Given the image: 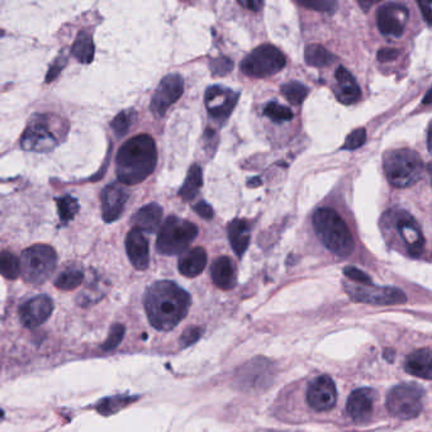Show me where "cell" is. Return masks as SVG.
<instances>
[{
	"label": "cell",
	"instance_id": "1",
	"mask_svg": "<svg viewBox=\"0 0 432 432\" xmlns=\"http://www.w3.org/2000/svg\"><path fill=\"white\" fill-rule=\"evenodd\" d=\"M190 296L174 281H156L144 293V310L150 324L160 331L176 327L187 316Z\"/></svg>",
	"mask_w": 432,
	"mask_h": 432
},
{
	"label": "cell",
	"instance_id": "2",
	"mask_svg": "<svg viewBox=\"0 0 432 432\" xmlns=\"http://www.w3.org/2000/svg\"><path fill=\"white\" fill-rule=\"evenodd\" d=\"M156 163L158 149L155 140L149 135L132 137L117 153V178L126 185H136L155 172Z\"/></svg>",
	"mask_w": 432,
	"mask_h": 432
},
{
	"label": "cell",
	"instance_id": "3",
	"mask_svg": "<svg viewBox=\"0 0 432 432\" xmlns=\"http://www.w3.org/2000/svg\"><path fill=\"white\" fill-rule=\"evenodd\" d=\"M66 123L53 115H37L29 119L21 138L26 151L49 152L66 136Z\"/></svg>",
	"mask_w": 432,
	"mask_h": 432
},
{
	"label": "cell",
	"instance_id": "4",
	"mask_svg": "<svg viewBox=\"0 0 432 432\" xmlns=\"http://www.w3.org/2000/svg\"><path fill=\"white\" fill-rule=\"evenodd\" d=\"M313 227L322 244L339 256L351 255L355 247L353 235L344 219L330 208H319L313 215Z\"/></svg>",
	"mask_w": 432,
	"mask_h": 432
},
{
	"label": "cell",
	"instance_id": "5",
	"mask_svg": "<svg viewBox=\"0 0 432 432\" xmlns=\"http://www.w3.org/2000/svg\"><path fill=\"white\" fill-rule=\"evenodd\" d=\"M384 173L390 185L399 189L415 185L424 172V163L417 152L410 149L388 151L384 155Z\"/></svg>",
	"mask_w": 432,
	"mask_h": 432
},
{
	"label": "cell",
	"instance_id": "6",
	"mask_svg": "<svg viewBox=\"0 0 432 432\" xmlns=\"http://www.w3.org/2000/svg\"><path fill=\"white\" fill-rule=\"evenodd\" d=\"M198 236V227L187 219L170 216L161 226L156 240V250L161 255L173 256L187 250Z\"/></svg>",
	"mask_w": 432,
	"mask_h": 432
},
{
	"label": "cell",
	"instance_id": "7",
	"mask_svg": "<svg viewBox=\"0 0 432 432\" xmlns=\"http://www.w3.org/2000/svg\"><path fill=\"white\" fill-rule=\"evenodd\" d=\"M21 270L24 281L29 284H44L56 269L58 255L49 245L31 246L21 255Z\"/></svg>",
	"mask_w": 432,
	"mask_h": 432
},
{
	"label": "cell",
	"instance_id": "8",
	"mask_svg": "<svg viewBox=\"0 0 432 432\" xmlns=\"http://www.w3.org/2000/svg\"><path fill=\"white\" fill-rule=\"evenodd\" d=\"M285 64V56L279 49L273 44H261L242 60L241 72L250 78L264 79L281 72Z\"/></svg>",
	"mask_w": 432,
	"mask_h": 432
},
{
	"label": "cell",
	"instance_id": "9",
	"mask_svg": "<svg viewBox=\"0 0 432 432\" xmlns=\"http://www.w3.org/2000/svg\"><path fill=\"white\" fill-rule=\"evenodd\" d=\"M424 407V390L415 384H401L390 389L387 408L397 418L417 417Z\"/></svg>",
	"mask_w": 432,
	"mask_h": 432
},
{
	"label": "cell",
	"instance_id": "10",
	"mask_svg": "<svg viewBox=\"0 0 432 432\" xmlns=\"http://www.w3.org/2000/svg\"><path fill=\"white\" fill-rule=\"evenodd\" d=\"M382 224L388 226L389 229H394L399 233L410 256H419L425 245V240L413 217L404 210H389L383 217Z\"/></svg>",
	"mask_w": 432,
	"mask_h": 432
},
{
	"label": "cell",
	"instance_id": "11",
	"mask_svg": "<svg viewBox=\"0 0 432 432\" xmlns=\"http://www.w3.org/2000/svg\"><path fill=\"white\" fill-rule=\"evenodd\" d=\"M347 294L356 302L375 304V306H393L406 302L407 297L401 289L392 287H374V285H345Z\"/></svg>",
	"mask_w": 432,
	"mask_h": 432
},
{
	"label": "cell",
	"instance_id": "12",
	"mask_svg": "<svg viewBox=\"0 0 432 432\" xmlns=\"http://www.w3.org/2000/svg\"><path fill=\"white\" fill-rule=\"evenodd\" d=\"M184 93V80L178 74H170L160 81L151 98V112L156 117H164L166 110L179 101Z\"/></svg>",
	"mask_w": 432,
	"mask_h": 432
},
{
	"label": "cell",
	"instance_id": "13",
	"mask_svg": "<svg viewBox=\"0 0 432 432\" xmlns=\"http://www.w3.org/2000/svg\"><path fill=\"white\" fill-rule=\"evenodd\" d=\"M204 99L209 115L218 121H224L236 107L238 93L229 88L212 85L207 89Z\"/></svg>",
	"mask_w": 432,
	"mask_h": 432
},
{
	"label": "cell",
	"instance_id": "14",
	"mask_svg": "<svg viewBox=\"0 0 432 432\" xmlns=\"http://www.w3.org/2000/svg\"><path fill=\"white\" fill-rule=\"evenodd\" d=\"M336 385L329 375H321L312 381L307 390V402L310 408L318 412L330 410L336 404Z\"/></svg>",
	"mask_w": 432,
	"mask_h": 432
},
{
	"label": "cell",
	"instance_id": "15",
	"mask_svg": "<svg viewBox=\"0 0 432 432\" xmlns=\"http://www.w3.org/2000/svg\"><path fill=\"white\" fill-rule=\"evenodd\" d=\"M407 21L408 10L397 3L384 4L376 12L378 28L385 36H402Z\"/></svg>",
	"mask_w": 432,
	"mask_h": 432
},
{
	"label": "cell",
	"instance_id": "16",
	"mask_svg": "<svg viewBox=\"0 0 432 432\" xmlns=\"http://www.w3.org/2000/svg\"><path fill=\"white\" fill-rule=\"evenodd\" d=\"M53 312V301L49 296H37L19 307V318L23 326L35 329L44 324Z\"/></svg>",
	"mask_w": 432,
	"mask_h": 432
},
{
	"label": "cell",
	"instance_id": "17",
	"mask_svg": "<svg viewBox=\"0 0 432 432\" xmlns=\"http://www.w3.org/2000/svg\"><path fill=\"white\" fill-rule=\"evenodd\" d=\"M101 199L103 218L106 222L112 224L122 216L128 194L121 184L112 183L103 189Z\"/></svg>",
	"mask_w": 432,
	"mask_h": 432
},
{
	"label": "cell",
	"instance_id": "18",
	"mask_svg": "<svg viewBox=\"0 0 432 432\" xmlns=\"http://www.w3.org/2000/svg\"><path fill=\"white\" fill-rule=\"evenodd\" d=\"M126 251L131 264L137 270H146L150 264L149 241L142 231L132 229L126 238Z\"/></svg>",
	"mask_w": 432,
	"mask_h": 432
},
{
	"label": "cell",
	"instance_id": "19",
	"mask_svg": "<svg viewBox=\"0 0 432 432\" xmlns=\"http://www.w3.org/2000/svg\"><path fill=\"white\" fill-rule=\"evenodd\" d=\"M375 394L372 389H355L347 399V413L356 422H364L372 417Z\"/></svg>",
	"mask_w": 432,
	"mask_h": 432
},
{
	"label": "cell",
	"instance_id": "20",
	"mask_svg": "<svg viewBox=\"0 0 432 432\" xmlns=\"http://www.w3.org/2000/svg\"><path fill=\"white\" fill-rule=\"evenodd\" d=\"M335 87L333 93L336 95L338 101L342 104H353L359 101L360 98V88L354 79L350 72H347L345 67L340 66L335 72Z\"/></svg>",
	"mask_w": 432,
	"mask_h": 432
},
{
	"label": "cell",
	"instance_id": "21",
	"mask_svg": "<svg viewBox=\"0 0 432 432\" xmlns=\"http://www.w3.org/2000/svg\"><path fill=\"white\" fill-rule=\"evenodd\" d=\"M210 275L212 281L219 289L230 290L236 287L238 270L232 260L227 256H221L212 264Z\"/></svg>",
	"mask_w": 432,
	"mask_h": 432
},
{
	"label": "cell",
	"instance_id": "22",
	"mask_svg": "<svg viewBox=\"0 0 432 432\" xmlns=\"http://www.w3.org/2000/svg\"><path fill=\"white\" fill-rule=\"evenodd\" d=\"M404 367L408 374L432 381V349H418L410 353L406 359Z\"/></svg>",
	"mask_w": 432,
	"mask_h": 432
},
{
	"label": "cell",
	"instance_id": "23",
	"mask_svg": "<svg viewBox=\"0 0 432 432\" xmlns=\"http://www.w3.org/2000/svg\"><path fill=\"white\" fill-rule=\"evenodd\" d=\"M163 219V208L156 203H150L137 210L136 215L132 218L133 229H138L144 233L156 232Z\"/></svg>",
	"mask_w": 432,
	"mask_h": 432
},
{
	"label": "cell",
	"instance_id": "24",
	"mask_svg": "<svg viewBox=\"0 0 432 432\" xmlns=\"http://www.w3.org/2000/svg\"><path fill=\"white\" fill-rule=\"evenodd\" d=\"M250 231L251 227L244 219H232L227 226V233L230 240L231 247L236 252L238 258H242L249 244H250Z\"/></svg>",
	"mask_w": 432,
	"mask_h": 432
},
{
	"label": "cell",
	"instance_id": "25",
	"mask_svg": "<svg viewBox=\"0 0 432 432\" xmlns=\"http://www.w3.org/2000/svg\"><path fill=\"white\" fill-rule=\"evenodd\" d=\"M207 265V252L203 247H195L181 256L178 269L181 275L187 278H195L202 274Z\"/></svg>",
	"mask_w": 432,
	"mask_h": 432
},
{
	"label": "cell",
	"instance_id": "26",
	"mask_svg": "<svg viewBox=\"0 0 432 432\" xmlns=\"http://www.w3.org/2000/svg\"><path fill=\"white\" fill-rule=\"evenodd\" d=\"M72 53L81 64H90L94 58L93 37L88 31H80L72 44Z\"/></svg>",
	"mask_w": 432,
	"mask_h": 432
},
{
	"label": "cell",
	"instance_id": "27",
	"mask_svg": "<svg viewBox=\"0 0 432 432\" xmlns=\"http://www.w3.org/2000/svg\"><path fill=\"white\" fill-rule=\"evenodd\" d=\"M203 185L202 169L199 165L190 166L187 178L179 190V197L183 201H193Z\"/></svg>",
	"mask_w": 432,
	"mask_h": 432
},
{
	"label": "cell",
	"instance_id": "28",
	"mask_svg": "<svg viewBox=\"0 0 432 432\" xmlns=\"http://www.w3.org/2000/svg\"><path fill=\"white\" fill-rule=\"evenodd\" d=\"M304 60L307 65L315 67H324L330 65L333 60V56L324 46L317 44H308L304 51Z\"/></svg>",
	"mask_w": 432,
	"mask_h": 432
},
{
	"label": "cell",
	"instance_id": "29",
	"mask_svg": "<svg viewBox=\"0 0 432 432\" xmlns=\"http://www.w3.org/2000/svg\"><path fill=\"white\" fill-rule=\"evenodd\" d=\"M84 281V273L78 267H69L58 275L55 281V287L60 290H72L79 287Z\"/></svg>",
	"mask_w": 432,
	"mask_h": 432
},
{
	"label": "cell",
	"instance_id": "30",
	"mask_svg": "<svg viewBox=\"0 0 432 432\" xmlns=\"http://www.w3.org/2000/svg\"><path fill=\"white\" fill-rule=\"evenodd\" d=\"M56 206H58V218L63 224H69L75 218L76 213L79 212L78 199L72 195H65V197L58 198Z\"/></svg>",
	"mask_w": 432,
	"mask_h": 432
},
{
	"label": "cell",
	"instance_id": "31",
	"mask_svg": "<svg viewBox=\"0 0 432 432\" xmlns=\"http://www.w3.org/2000/svg\"><path fill=\"white\" fill-rule=\"evenodd\" d=\"M0 267H1V274L4 278L15 281L19 274H22L21 270V260L17 259L12 252H1V258H0Z\"/></svg>",
	"mask_w": 432,
	"mask_h": 432
},
{
	"label": "cell",
	"instance_id": "32",
	"mask_svg": "<svg viewBox=\"0 0 432 432\" xmlns=\"http://www.w3.org/2000/svg\"><path fill=\"white\" fill-rule=\"evenodd\" d=\"M308 88L303 85L298 81H289L281 87V94L283 97L292 104L298 106L301 104L308 95Z\"/></svg>",
	"mask_w": 432,
	"mask_h": 432
},
{
	"label": "cell",
	"instance_id": "33",
	"mask_svg": "<svg viewBox=\"0 0 432 432\" xmlns=\"http://www.w3.org/2000/svg\"><path fill=\"white\" fill-rule=\"evenodd\" d=\"M264 115H267V118H270L274 122H285V121H290L293 118V113L290 109L281 106L276 101H270L267 103L264 108Z\"/></svg>",
	"mask_w": 432,
	"mask_h": 432
},
{
	"label": "cell",
	"instance_id": "34",
	"mask_svg": "<svg viewBox=\"0 0 432 432\" xmlns=\"http://www.w3.org/2000/svg\"><path fill=\"white\" fill-rule=\"evenodd\" d=\"M130 402H133L131 398L121 396L113 397V398H108V399H104V401L99 402L98 410L103 415H110V413H115L117 410L126 407Z\"/></svg>",
	"mask_w": 432,
	"mask_h": 432
},
{
	"label": "cell",
	"instance_id": "35",
	"mask_svg": "<svg viewBox=\"0 0 432 432\" xmlns=\"http://www.w3.org/2000/svg\"><path fill=\"white\" fill-rule=\"evenodd\" d=\"M123 338H124V326L119 324H115L110 329L108 338L106 340V342L101 345V349L104 351L115 350V347L122 342Z\"/></svg>",
	"mask_w": 432,
	"mask_h": 432
},
{
	"label": "cell",
	"instance_id": "36",
	"mask_svg": "<svg viewBox=\"0 0 432 432\" xmlns=\"http://www.w3.org/2000/svg\"><path fill=\"white\" fill-rule=\"evenodd\" d=\"M132 115L133 113L123 110L112 121L110 126H112V128L115 131L117 136H124L127 133V131L130 130L131 124H132Z\"/></svg>",
	"mask_w": 432,
	"mask_h": 432
},
{
	"label": "cell",
	"instance_id": "37",
	"mask_svg": "<svg viewBox=\"0 0 432 432\" xmlns=\"http://www.w3.org/2000/svg\"><path fill=\"white\" fill-rule=\"evenodd\" d=\"M209 67H210V72H212L213 76H224V75L230 74L231 70L233 69V63L231 58L221 56V58L210 60Z\"/></svg>",
	"mask_w": 432,
	"mask_h": 432
},
{
	"label": "cell",
	"instance_id": "38",
	"mask_svg": "<svg viewBox=\"0 0 432 432\" xmlns=\"http://www.w3.org/2000/svg\"><path fill=\"white\" fill-rule=\"evenodd\" d=\"M365 141H367V131L364 128H358L346 137L344 149L345 150H356L365 144Z\"/></svg>",
	"mask_w": 432,
	"mask_h": 432
},
{
	"label": "cell",
	"instance_id": "39",
	"mask_svg": "<svg viewBox=\"0 0 432 432\" xmlns=\"http://www.w3.org/2000/svg\"><path fill=\"white\" fill-rule=\"evenodd\" d=\"M344 273H345L346 278H349L350 281H355V283L360 284V285H372L370 276L367 274L364 273V272H361L360 269H358V267H345Z\"/></svg>",
	"mask_w": 432,
	"mask_h": 432
},
{
	"label": "cell",
	"instance_id": "40",
	"mask_svg": "<svg viewBox=\"0 0 432 432\" xmlns=\"http://www.w3.org/2000/svg\"><path fill=\"white\" fill-rule=\"evenodd\" d=\"M299 4L302 7L310 8L315 9L317 12H326V13H332L336 8V3L331 0H315V1H299Z\"/></svg>",
	"mask_w": 432,
	"mask_h": 432
},
{
	"label": "cell",
	"instance_id": "41",
	"mask_svg": "<svg viewBox=\"0 0 432 432\" xmlns=\"http://www.w3.org/2000/svg\"><path fill=\"white\" fill-rule=\"evenodd\" d=\"M202 332L201 327H188L187 330L181 333V346L188 347V346L193 345L201 339Z\"/></svg>",
	"mask_w": 432,
	"mask_h": 432
},
{
	"label": "cell",
	"instance_id": "42",
	"mask_svg": "<svg viewBox=\"0 0 432 432\" xmlns=\"http://www.w3.org/2000/svg\"><path fill=\"white\" fill-rule=\"evenodd\" d=\"M66 63H67V58H66L64 53H60V56L55 60V63L52 64V66H50V70H49L47 76H46V83H51V81L56 79L58 74L65 67Z\"/></svg>",
	"mask_w": 432,
	"mask_h": 432
},
{
	"label": "cell",
	"instance_id": "43",
	"mask_svg": "<svg viewBox=\"0 0 432 432\" xmlns=\"http://www.w3.org/2000/svg\"><path fill=\"white\" fill-rule=\"evenodd\" d=\"M378 60L381 63H389V61H393L399 56V50L397 49H389V47H384L378 51Z\"/></svg>",
	"mask_w": 432,
	"mask_h": 432
},
{
	"label": "cell",
	"instance_id": "44",
	"mask_svg": "<svg viewBox=\"0 0 432 432\" xmlns=\"http://www.w3.org/2000/svg\"><path fill=\"white\" fill-rule=\"evenodd\" d=\"M194 210L198 213V216L202 217L204 219H212L213 216H215L213 208L209 206L208 203L204 202V201L198 203L194 207Z\"/></svg>",
	"mask_w": 432,
	"mask_h": 432
},
{
	"label": "cell",
	"instance_id": "45",
	"mask_svg": "<svg viewBox=\"0 0 432 432\" xmlns=\"http://www.w3.org/2000/svg\"><path fill=\"white\" fill-rule=\"evenodd\" d=\"M418 7L421 9L427 24L432 26V1H418Z\"/></svg>",
	"mask_w": 432,
	"mask_h": 432
},
{
	"label": "cell",
	"instance_id": "46",
	"mask_svg": "<svg viewBox=\"0 0 432 432\" xmlns=\"http://www.w3.org/2000/svg\"><path fill=\"white\" fill-rule=\"evenodd\" d=\"M238 4L240 6H242V7L249 8L250 10L252 12H259L260 9L263 8L264 6V3L263 1H260V0H250V1H238Z\"/></svg>",
	"mask_w": 432,
	"mask_h": 432
},
{
	"label": "cell",
	"instance_id": "47",
	"mask_svg": "<svg viewBox=\"0 0 432 432\" xmlns=\"http://www.w3.org/2000/svg\"><path fill=\"white\" fill-rule=\"evenodd\" d=\"M427 149L429 152L432 153V122L429 126V131H427Z\"/></svg>",
	"mask_w": 432,
	"mask_h": 432
},
{
	"label": "cell",
	"instance_id": "48",
	"mask_svg": "<svg viewBox=\"0 0 432 432\" xmlns=\"http://www.w3.org/2000/svg\"><path fill=\"white\" fill-rule=\"evenodd\" d=\"M430 103H432V89L427 93L425 99H424V104H430Z\"/></svg>",
	"mask_w": 432,
	"mask_h": 432
},
{
	"label": "cell",
	"instance_id": "49",
	"mask_svg": "<svg viewBox=\"0 0 432 432\" xmlns=\"http://www.w3.org/2000/svg\"><path fill=\"white\" fill-rule=\"evenodd\" d=\"M393 356H394V351H393V350H387L385 358H387L389 361L393 360Z\"/></svg>",
	"mask_w": 432,
	"mask_h": 432
},
{
	"label": "cell",
	"instance_id": "50",
	"mask_svg": "<svg viewBox=\"0 0 432 432\" xmlns=\"http://www.w3.org/2000/svg\"><path fill=\"white\" fill-rule=\"evenodd\" d=\"M427 169H429V173H430V176H431V184H432V163L430 165L427 166Z\"/></svg>",
	"mask_w": 432,
	"mask_h": 432
}]
</instances>
